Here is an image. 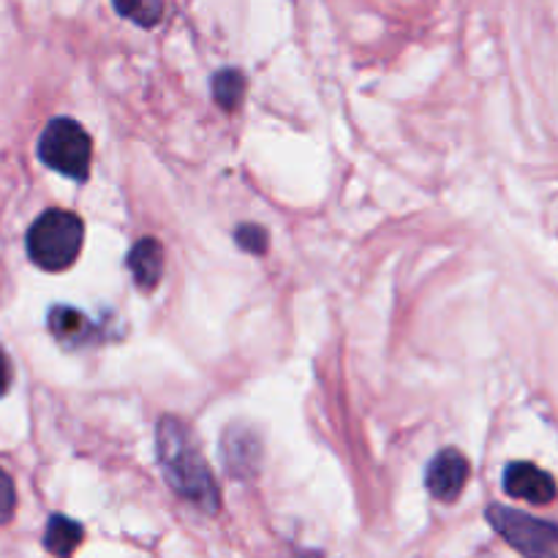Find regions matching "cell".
Wrapping results in <instances>:
<instances>
[{"label": "cell", "instance_id": "1", "mask_svg": "<svg viewBox=\"0 0 558 558\" xmlns=\"http://www.w3.org/2000/svg\"><path fill=\"white\" fill-rule=\"evenodd\" d=\"M156 441L163 477L172 485L174 494L213 515L218 510L216 480H213L210 466H207L191 430L178 417H163L158 425Z\"/></svg>", "mask_w": 558, "mask_h": 558}, {"label": "cell", "instance_id": "2", "mask_svg": "<svg viewBox=\"0 0 558 558\" xmlns=\"http://www.w3.org/2000/svg\"><path fill=\"white\" fill-rule=\"evenodd\" d=\"M85 227L69 210H47L33 221L27 232V254L41 270H69L80 259Z\"/></svg>", "mask_w": 558, "mask_h": 558}, {"label": "cell", "instance_id": "3", "mask_svg": "<svg viewBox=\"0 0 558 558\" xmlns=\"http://www.w3.org/2000/svg\"><path fill=\"white\" fill-rule=\"evenodd\" d=\"M38 158L65 178L85 180L93 158L90 136L76 120L54 118L38 136Z\"/></svg>", "mask_w": 558, "mask_h": 558}, {"label": "cell", "instance_id": "4", "mask_svg": "<svg viewBox=\"0 0 558 558\" xmlns=\"http://www.w3.org/2000/svg\"><path fill=\"white\" fill-rule=\"evenodd\" d=\"M488 521L518 554L558 558V529L550 526V523L499 505L490 507Z\"/></svg>", "mask_w": 558, "mask_h": 558}, {"label": "cell", "instance_id": "5", "mask_svg": "<svg viewBox=\"0 0 558 558\" xmlns=\"http://www.w3.org/2000/svg\"><path fill=\"white\" fill-rule=\"evenodd\" d=\"M469 483V461L458 450H441L430 461L425 485L439 501H456Z\"/></svg>", "mask_w": 558, "mask_h": 558}, {"label": "cell", "instance_id": "6", "mask_svg": "<svg viewBox=\"0 0 558 558\" xmlns=\"http://www.w3.org/2000/svg\"><path fill=\"white\" fill-rule=\"evenodd\" d=\"M505 490L512 499L529 505H550L556 499V480L534 463H510L505 472Z\"/></svg>", "mask_w": 558, "mask_h": 558}, {"label": "cell", "instance_id": "7", "mask_svg": "<svg viewBox=\"0 0 558 558\" xmlns=\"http://www.w3.org/2000/svg\"><path fill=\"white\" fill-rule=\"evenodd\" d=\"M129 270L134 276V283L142 292H153L161 281L163 272V251L158 240H140L129 254Z\"/></svg>", "mask_w": 558, "mask_h": 558}, {"label": "cell", "instance_id": "8", "mask_svg": "<svg viewBox=\"0 0 558 558\" xmlns=\"http://www.w3.org/2000/svg\"><path fill=\"white\" fill-rule=\"evenodd\" d=\"M49 330L65 347H82L93 336L90 319L80 311L69 308V305H58V308L49 311Z\"/></svg>", "mask_w": 558, "mask_h": 558}, {"label": "cell", "instance_id": "9", "mask_svg": "<svg viewBox=\"0 0 558 558\" xmlns=\"http://www.w3.org/2000/svg\"><path fill=\"white\" fill-rule=\"evenodd\" d=\"M82 532L80 523L69 521L65 515H52L47 523V532H44V548L54 556H71L76 548H80Z\"/></svg>", "mask_w": 558, "mask_h": 558}, {"label": "cell", "instance_id": "10", "mask_svg": "<svg viewBox=\"0 0 558 558\" xmlns=\"http://www.w3.org/2000/svg\"><path fill=\"white\" fill-rule=\"evenodd\" d=\"M114 9L140 27H156L163 14V0H112Z\"/></svg>", "mask_w": 558, "mask_h": 558}, {"label": "cell", "instance_id": "11", "mask_svg": "<svg viewBox=\"0 0 558 558\" xmlns=\"http://www.w3.org/2000/svg\"><path fill=\"white\" fill-rule=\"evenodd\" d=\"M243 93H245V80L240 71H234V69L218 71L216 80H213V96H216V101L221 104L223 109L238 107L240 98H243Z\"/></svg>", "mask_w": 558, "mask_h": 558}, {"label": "cell", "instance_id": "12", "mask_svg": "<svg viewBox=\"0 0 558 558\" xmlns=\"http://www.w3.org/2000/svg\"><path fill=\"white\" fill-rule=\"evenodd\" d=\"M234 238H238L240 248H245L248 254H265L267 251V232L262 227L245 223V227H240L238 232H234Z\"/></svg>", "mask_w": 558, "mask_h": 558}, {"label": "cell", "instance_id": "13", "mask_svg": "<svg viewBox=\"0 0 558 558\" xmlns=\"http://www.w3.org/2000/svg\"><path fill=\"white\" fill-rule=\"evenodd\" d=\"M16 510V490H14V483H11L9 474L0 469V526L3 523L11 521V515H14Z\"/></svg>", "mask_w": 558, "mask_h": 558}, {"label": "cell", "instance_id": "14", "mask_svg": "<svg viewBox=\"0 0 558 558\" xmlns=\"http://www.w3.org/2000/svg\"><path fill=\"white\" fill-rule=\"evenodd\" d=\"M11 387V363L9 357H5V352L0 349V396H5Z\"/></svg>", "mask_w": 558, "mask_h": 558}]
</instances>
